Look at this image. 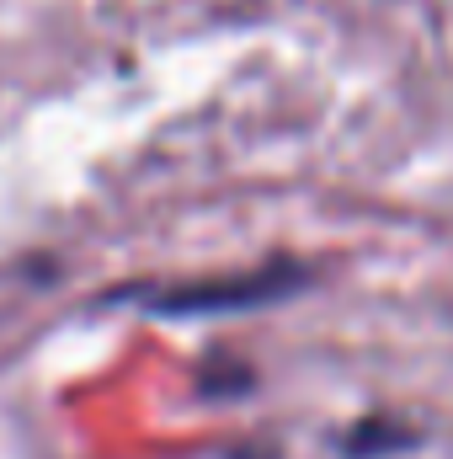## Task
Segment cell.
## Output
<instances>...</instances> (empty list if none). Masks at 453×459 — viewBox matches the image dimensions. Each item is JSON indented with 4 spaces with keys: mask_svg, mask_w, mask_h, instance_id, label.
Listing matches in <instances>:
<instances>
[{
    "mask_svg": "<svg viewBox=\"0 0 453 459\" xmlns=\"http://www.w3.org/2000/svg\"><path fill=\"white\" fill-rule=\"evenodd\" d=\"M310 283V267L272 256L245 273H219V278H176V283H128L113 289V299L139 305L150 316H235V310H261L283 305Z\"/></svg>",
    "mask_w": 453,
    "mask_h": 459,
    "instance_id": "cell-1",
    "label": "cell"
},
{
    "mask_svg": "<svg viewBox=\"0 0 453 459\" xmlns=\"http://www.w3.org/2000/svg\"><path fill=\"white\" fill-rule=\"evenodd\" d=\"M337 449H341V459H389V455L422 449V433H416L411 422H400V417L373 411V417H357V422L341 433Z\"/></svg>",
    "mask_w": 453,
    "mask_h": 459,
    "instance_id": "cell-2",
    "label": "cell"
},
{
    "mask_svg": "<svg viewBox=\"0 0 453 459\" xmlns=\"http://www.w3.org/2000/svg\"><path fill=\"white\" fill-rule=\"evenodd\" d=\"M251 385H256V374H251L245 363H235V368L209 363V368H203V379H198V390H203V395H219V401H225V395H245Z\"/></svg>",
    "mask_w": 453,
    "mask_h": 459,
    "instance_id": "cell-3",
    "label": "cell"
}]
</instances>
